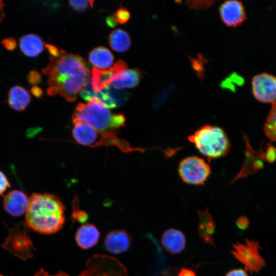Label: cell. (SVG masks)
Returning <instances> with one entry per match:
<instances>
[{"label":"cell","instance_id":"7a4b0ae2","mask_svg":"<svg viewBox=\"0 0 276 276\" xmlns=\"http://www.w3.org/2000/svg\"><path fill=\"white\" fill-rule=\"evenodd\" d=\"M65 209L60 199L54 194L33 193L29 197L26 224L39 233H55L64 224Z\"/></svg>","mask_w":276,"mask_h":276},{"label":"cell","instance_id":"d4e9b609","mask_svg":"<svg viewBox=\"0 0 276 276\" xmlns=\"http://www.w3.org/2000/svg\"><path fill=\"white\" fill-rule=\"evenodd\" d=\"M106 88L110 96L115 101L117 106L123 105L128 99V94L126 92L116 90L112 87L108 86Z\"/></svg>","mask_w":276,"mask_h":276},{"label":"cell","instance_id":"ac0fdd59","mask_svg":"<svg viewBox=\"0 0 276 276\" xmlns=\"http://www.w3.org/2000/svg\"><path fill=\"white\" fill-rule=\"evenodd\" d=\"M30 101V95L24 87L15 85L10 89L8 103L13 109L18 111H23L28 107Z\"/></svg>","mask_w":276,"mask_h":276},{"label":"cell","instance_id":"836d02e7","mask_svg":"<svg viewBox=\"0 0 276 276\" xmlns=\"http://www.w3.org/2000/svg\"><path fill=\"white\" fill-rule=\"evenodd\" d=\"M225 276H248L246 271L242 269H235L229 271Z\"/></svg>","mask_w":276,"mask_h":276},{"label":"cell","instance_id":"9c48e42d","mask_svg":"<svg viewBox=\"0 0 276 276\" xmlns=\"http://www.w3.org/2000/svg\"><path fill=\"white\" fill-rule=\"evenodd\" d=\"M2 246L12 254L24 260L33 257V243L26 229V225L22 223L17 224L9 230L8 236Z\"/></svg>","mask_w":276,"mask_h":276},{"label":"cell","instance_id":"74e56055","mask_svg":"<svg viewBox=\"0 0 276 276\" xmlns=\"http://www.w3.org/2000/svg\"><path fill=\"white\" fill-rule=\"evenodd\" d=\"M4 4L2 1H0V22L3 20L4 17Z\"/></svg>","mask_w":276,"mask_h":276},{"label":"cell","instance_id":"277c9868","mask_svg":"<svg viewBox=\"0 0 276 276\" xmlns=\"http://www.w3.org/2000/svg\"><path fill=\"white\" fill-rule=\"evenodd\" d=\"M188 139L208 160L226 156L231 147L226 131L216 125L204 124L190 134Z\"/></svg>","mask_w":276,"mask_h":276},{"label":"cell","instance_id":"f546056e","mask_svg":"<svg viewBox=\"0 0 276 276\" xmlns=\"http://www.w3.org/2000/svg\"><path fill=\"white\" fill-rule=\"evenodd\" d=\"M11 187L10 183L6 175L0 170V195Z\"/></svg>","mask_w":276,"mask_h":276},{"label":"cell","instance_id":"8d00e7d4","mask_svg":"<svg viewBox=\"0 0 276 276\" xmlns=\"http://www.w3.org/2000/svg\"><path fill=\"white\" fill-rule=\"evenodd\" d=\"M106 23L109 26L111 27H114V26H116L117 22L115 19L114 15L107 17L106 19Z\"/></svg>","mask_w":276,"mask_h":276},{"label":"cell","instance_id":"5bb4252c","mask_svg":"<svg viewBox=\"0 0 276 276\" xmlns=\"http://www.w3.org/2000/svg\"><path fill=\"white\" fill-rule=\"evenodd\" d=\"M131 238L122 229L113 230L108 233L104 240L106 250L113 254H120L126 251L130 247Z\"/></svg>","mask_w":276,"mask_h":276},{"label":"cell","instance_id":"52a82bcc","mask_svg":"<svg viewBox=\"0 0 276 276\" xmlns=\"http://www.w3.org/2000/svg\"><path fill=\"white\" fill-rule=\"evenodd\" d=\"M212 172L209 163L203 158L191 155L182 158L178 166V173L185 183L203 186Z\"/></svg>","mask_w":276,"mask_h":276},{"label":"cell","instance_id":"8fae6325","mask_svg":"<svg viewBox=\"0 0 276 276\" xmlns=\"http://www.w3.org/2000/svg\"><path fill=\"white\" fill-rule=\"evenodd\" d=\"M127 67V64L123 60H119L109 70H101L93 67L91 74L93 90L98 93L108 87L111 83L118 79Z\"/></svg>","mask_w":276,"mask_h":276},{"label":"cell","instance_id":"8992f818","mask_svg":"<svg viewBox=\"0 0 276 276\" xmlns=\"http://www.w3.org/2000/svg\"><path fill=\"white\" fill-rule=\"evenodd\" d=\"M35 276H68L64 272L50 275L42 269ZM77 276H128L124 266L116 258L105 255H95L86 262L85 268Z\"/></svg>","mask_w":276,"mask_h":276},{"label":"cell","instance_id":"4fadbf2b","mask_svg":"<svg viewBox=\"0 0 276 276\" xmlns=\"http://www.w3.org/2000/svg\"><path fill=\"white\" fill-rule=\"evenodd\" d=\"M29 198L23 192L14 190L9 192L4 197L3 206L5 210L12 216L17 217L26 213Z\"/></svg>","mask_w":276,"mask_h":276},{"label":"cell","instance_id":"7c38bea8","mask_svg":"<svg viewBox=\"0 0 276 276\" xmlns=\"http://www.w3.org/2000/svg\"><path fill=\"white\" fill-rule=\"evenodd\" d=\"M220 19L228 27H236L246 19L247 15L242 2L227 1L221 4L219 8Z\"/></svg>","mask_w":276,"mask_h":276},{"label":"cell","instance_id":"ffe728a7","mask_svg":"<svg viewBox=\"0 0 276 276\" xmlns=\"http://www.w3.org/2000/svg\"><path fill=\"white\" fill-rule=\"evenodd\" d=\"M112 54L107 48L99 47L93 49L89 53V61L91 64L99 68H107L113 62Z\"/></svg>","mask_w":276,"mask_h":276},{"label":"cell","instance_id":"6da1fadb","mask_svg":"<svg viewBox=\"0 0 276 276\" xmlns=\"http://www.w3.org/2000/svg\"><path fill=\"white\" fill-rule=\"evenodd\" d=\"M42 70L48 79L47 94H59L68 102H74L78 94L91 81V74L84 60L80 56L59 50L56 56Z\"/></svg>","mask_w":276,"mask_h":276},{"label":"cell","instance_id":"484cf974","mask_svg":"<svg viewBox=\"0 0 276 276\" xmlns=\"http://www.w3.org/2000/svg\"><path fill=\"white\" fill-rule=\"evenodd\" d=\"M94 3V1L73 0L69 1L70 5L74 10L79 12L83 11L90 7L93 8Z\"/></svg>","mask_w":276,"mask_h":276},{"label":"cell","instance_id":"e575fe53","mask_svg":"<svg viewBox=\"0 0 276 276\" xmlns=\"http://www.w3.org/2000/svg\"><path fill=\"white\" fill-rule=\"evenodd\" d=\"M30 91L34 96L38 98L41 97L43 94L42 89L37 85L33 86L30 89Z\"/></svg>","mask_w":276,"mask_h":276},{"label":"cell","instance_id":"4dcf8cb0","mask_svg":"<svg viewBox=\"0 0 276 276\" xmlns=\"http://www.w3.org/2000/svg\"><path fill=\"white\" fill-rule=\"evenodd\" d=\"M72 217L74 221H78L80 222H84L87 219V215L86 213L82 211H80L78 209L73 210Z\"/></svg>","mask_w":276,"mask_h":276},{"label":"cell","instance_id":"f1b7e54d","mask_svg":"<svg viewBox=\"0 0 276 276\" xmlns=\"http://www.w3.org/2000/svg\"><path fill=\"white\" fill-rule=\"evenodd\" d=\"M213 3V1H189L187 4L190 8L198 10L208 8Z\"/></svg>","mask_w":276,"mask_h":276},{"label":"cell","instance_id":"1f68e13d","mask_svg":"<svg viewBox=\"0 0 276 276\" xmlns=\"http://www.w3.org/2000/svg\"><path fill=\"white\" fill-rule=\"evenodd\" d=\"M2 43L5 48L8 51L14 50L17 45L16 41L13 37H8L4 39L2 41Z\"/></svg>","mask_w":276,"mask_h":276},{"label":"cell","instance_id":"ba28073f","mask_svg":"<svg viewBox=\"0 0 276 276\" xmlns=\"http://www.w3.org/2000/svg\"><path fill=\"white\" fill-rule=\"evenodd\" d=\"M244 243L236 242L231 250L234 257L250 273H258L265 266V261L260 255L259 243L254 239H245Z\"/></svg>","mask_w":276,"mask_h":276},{"label":"cell","instance_id":"5b68a950","mask_svg":"<svg viewBox=\"0 0 276 276\" xmlns=\"http://www.w3.org/2000/svg\"><path fill=\"white\" fill-rule=\"evenodd\" d=\"M72 134L79 144L90 147L116 146L125 152L135 151L144 152L145 149L131 147L129 143L118 138L114 132H101L83 123H74Z\"/></svg>","mask_w":276,"mask_h":276},{"label":"cell","instance_id":"7402d4cb","mask_svg":"<svg viewBox=\"0 0 276 276\" xmlns=\"http://www.w3.org/2000/svg\"><path fill=\"white\" fill-rule=\"evenodd\" d=\"M80 96L84 100L89 101L93 98L99 100L106 107L113 108L117 107V104L108 93L106 87L98 93L94 92L91 88V81L80 92Z\"/></svg>","mask_w":276,"mask_h":276},{"label":"cell","instance_id":"44dd1931","mask_svg":"<svg viewBox=\"0 0 276 276\" xmlns=\"http://www.w3.org/2000/svg\"><path fill=\"white\" fill-rule=\"evenodd\" d=\"M142 78V73L139 69L124 70L118 79L113 81L112 84L117 89L133 88L136 86Z\"/></svg>","mask_w":276,"mask_h":276},{"label":"cell","instance_id":"30bf717a","mask_svg":"<svg viewBox=\"0 0 276 276\" xmlns=\"http://www.w3.org/2000/svg\"><path fill=\"white\" fill-rule=\"evenodd\" d=\"M252 93L255 98L262 103L276 101V77L263 73L255 76L251 81Z\"/></svg>","mask_w":276,"mask_h":276},{"label":"cell","instance_id":"cb8c5ba5","mask_svg":"<svg viewBox=\"0 0 276 276\" xmlns=\"http://www.w3.org/2000/svg\"><path fill=\"white\" fill-rule=\"evenodd\" d=\"M264 130L266 135L270 140L276 142V101L272 103L264 125Z\"/></svg>","mask_w":276,"mask_h":276},{"label":"cell","instance_id":"d590c367","mask_svg":"<svg viewBox=\"0 0 276 276\" xmlns=\"http://www.w3.org/2000/svg\"><path fill=\"white\" fill-rule=\"evenodd\" d=\"M177 276H196V273L194 271L191 269L187 268H182L181 269L178 273H177Z\"/></svg>","mask_w":276,"mask_h":276},{"label":"cell","instance_id":"3957f363","mask_svg":"<svg viewBox=\"0 0 276 276\" xmlns=\"http://www.w3.org/2000/svg\"><path fill=\"white\" fill-rule=\"evenodd\" d=\"M73 122L87 124L101 132H113L125 126L126 119L123 114L112 113L99 100L93 98L87 103L78 104Z\"/></svg>","mask_w":276,"mask_h":276},{"label":"cell","instance_id":"d6a6232c","mask_svg":"<svg viewBox=\"0 0 276 276\" xmlns=\"http://www.w3.org/2000/svg\"><path fill=\"white\" fill-rule=\"evenodd\" d=\"M249 224L248 219L245 216H241L239 217L236 221V225L237 227L242 230L246 229Z\"/></svg>","mask_w":276,"mask_h":276},{"label":"cell","instance_id":"603a6c76","mask_svg":"<svg viewBox=\"0 0 276 276\" xmlns=\"http://www.w3.org/2000/svg\"><path fill=\"white\" fill-rule=\"evenodd\" d=\"M109 43L114 51L123 53L127 51L131 45V39L127 32L118 29L113 30L109 37Z\"/></svg>","mask_w":276,"mask_h":276},{"label":"cell","instance_id":"e0dca14e","mask_svg":"<svg viewBox=\"0 0 276 276\" xmlns=\"http://www.w3.org/2000/svg\"><path fill=\"white\" fill-rule=\"evenodd\" d=\"M100 232L96 226L92 224L82 225L77 229L75 240L77 245L82 249H87L98 243Z\"/></svg>","mask_w":276,"mask_h":276},{"label":"cell","instance_id":"d6986e66","mask_svg":"<svg viewBox=\"0 0 276 276\" xmlns=\"http://www.w3.org/2000/svg\"><path fill=\"white\" fill-rule=\"evenodd\" d=\"M42 39L34 34H26L19 40V47L21 52L26 56L35 57L43 50Z\"/></svg>","mask_w":276,"mask_h":276},{"label":"cell","instance_id":"4316f807","mask_svg":"<svg viewBox=\"0 0 276 276\" xmlns=\"http://www.w3.org/2000/svg\"><path fill=\"white\" fill-rule=\"evenodd\" d=\"M113 15L117 22L121 24H125L130 17L129 12L124 8L119 9Z\"/></svg>","mask_w":276,"mask_h":276},{"label":"cell","instance_id":"9a60e30c","mask_svg":"<svg viewBox=\"0 0 276 276\" xmlns=\"http://www.w3.org/2000/svg\"><path fill=\"white\" fill-rule=\"evenodd\" d=\"M160 242L164 249L171 254L182 251L186 244V236L180 230L170 228L163 234Z\"/></svg>","mask_w":276,"mask_h":276},{"label":"cell","instance_id":"83f0119b","mask_svg":"<svg viewBox=\"0 0 276 276\" xmlns=\"http://www.w3.org/2000/svg\"><path fill=\"white\" fill-rule=\"evenodd\" d=\"M27 80L30 84L33 86L37 85L42 82V77L39 72L36 70H32L28 73Z\"/></svg>","mask_w":276,"mask_h":276},{"label":"cell","instance_id":"2e32d148","mask_svg":"<svg viewBox=\"0 0 276 276\" xmlns=\"http://www.w3.org/2000/svg\"><path fill=\"white\" fill-rule=\"evenodd\" d=\"M199 224L198 234L200 238L206 244L215 246L213 235L216 229V223L209 211L208 208L204 211H198Z\"/></svg>","mask_w":276,"mask_h":276}]
</instances>
